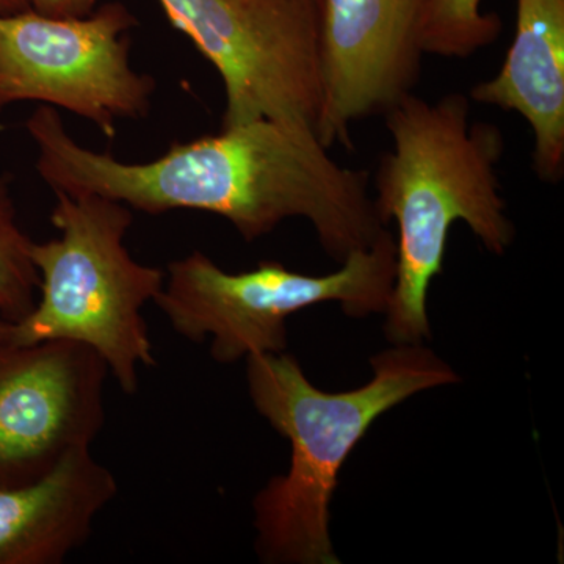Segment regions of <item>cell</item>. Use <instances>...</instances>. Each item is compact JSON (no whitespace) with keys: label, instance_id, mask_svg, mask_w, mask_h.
Wrapping results in <instances>:
<instances>
[{"label":"cell","instance_id":"cell-13","mask_svg":"<svg viewBox=\"0 0 564 564\" xmlns=\"http://www.w3.org/2000/svg\"><path fill=\"white\" fill-rule=\"evenodd\" d=\"M32 242L18 220L10 177L0 176V315L11 323L31 313L39 295Z\"/></svg>","mask_w":564,"mask_h":564},{"label":"cell","instance_id":"cell-2","mask_svg":"<svg viewBox=\"0 0 564 564\" xmlns=\"http://www.w3.org/2000/svg\"><path fill=\"white\" fill-rule=\"evenodd\" d=\"M384 118L392 150L381 155L373 203L384 226H399L386 336L395 345H417L432 336L426 295L444 272L452 226L466 223L492 254L513 243L497 174L505 140L496 124L470 122V99L463 93L436 102L411 93Z\"/></svg>","mask_w":564,"mask_h":564},{"label":"cell","instance_id":"cell-16","mask_svg":"<svg viewBox=\"0 0 564 564\" xmlns=\"http://www.w3.org/2000/svg\"><path fill=\"white\" fill-rule=\"evenodd\" d=\"M11 329H13V323L6 321V318L0 315V343L10 339Z\"/></svg>","mask_w":564,"mask_h":564},{"label":"cell","instance_id":"cell-7","mask_svg":"<svg viewBox=\"0 0 564 564\" xmlns=\"http://www.w3.org/2000/svg\"><path fill=\"white\" fill-rule=\"evenodd\" d=\"M135 17L110 2L85 18L0 14V111L14 102L62 107L113 139L117 122L151 109L155 80L131 65Z\"/></svg>","mask_w":564,"mask_h":564},{"label":"cell","instance_id":"cell-12","mask_svg":"<svg viewBox=\"0 0 564 564\" xmlns=\"http://www.w3.org/2000/svg\"><path fill=\"white\" fill-rule=\"evenodd\" d=\"M481 0H426L421 20L422 51L448 58H466L489 46L502 31L494 13H484Z\"/></svg>","mask_w":564,"mask_h":564},{"label":"cell","instance_id":"cell-11","mask_svg":"<svg viewBox=\"0 0 564 564\" xmlns=\"http://www.w3.org/2000/svg\"><path fill=\"white\" fill-rule=\"evenodd\" d=\"M469 99L524 117L533 132V172L549 184L563 180L564 0H518L502 68L475 85Z\"/></svg>","mask_w":564,"mask_h":564},{"label":"cell","instance_id":"cell-1","mask_svg":"<svg viewBox=\"0 0 564 564\" xmlns=\"http://www.w3.org/2000/svg\"><path fill=\"white\" fill-rule=\"evenodd\" d=\"M36 172L54 192L99 195L144 214L210 212L254 242L289 218L313 225L329 258L343 263L386 226L369 173L334 161L317 133L270 120L174 143L147 163H124L76 143L58 111L40 106L25 122Z\"/></svg>","mask_w":564,"mask_h":564},{"label":"cell","instance_id":"cell-3","mask_svg":"<svg viewBox=\"0 0 564 564\" xmlns=\"http://www.w3.org/2000/svg\"><path fill=\"white\" fill-rule=\"evenodd\" d=\"M373 378L348 392L315 388L293 356L247 358L256 411L291 443L289 473L256 494V551L272 564H337L329 505L339 473L380 415L414 393L455 384L458 375L421 345H397L370 359Z\"/></svg>","mask_w":564,"mask_h":564},{"label":"cell","instance_id":"cell-9","mask_svg":"<svg viewBox=\"0 0 564 564\" xmlns=\"http://www.w3.org/2000/svg\"><path fill=\"white\" fill-rule=\"evenodd\" d=\"M426 0H317L322 109L317 139L352 148V122L384 115L421 79Z\"/></svg>","mask_w":564,"mask_h":564},{"label":"cell","instance_id":"cell-5","mask_svg":"<svg viewBox=\"0 0 564 564\" xmlns=\"http://www.w3.org/2000/svg\"><path fill=\"white\" fill-rule=\"evenodd\" d=\"M395 272L397 245L388 229L325 276L292 272L273 261L228 273L193 251L170 263L154 303L174 333L191 343L210 337L212 358L232 364L284 351L289 317L317 304L339 303L350 317L386 313Z\"/></svg>","mask_w":564,"mask_h":564},{"label":"cell","instance_id":"cell-6","mask_svg":"<svg viewBox=\"0 0 564 564\" xmlns=\"http://www.w3.org/2000/svg\"><path fill=\"white\" fill-rule=\"evenodd\" d=\"M220 74L221 129L258 120L317 129L322 109L317 0H159Z\"/></svg>","mask_w":564,"mask_h":564},{"label":"cell","instance_id":"cell-10","mask_svg":"<svg viewBox=\"0 0 564 564\" xmlns=\"http://www.w3.org/2000/svg\"><path fill=\"white\" fill-rule=\"evenodd\" d=\"M109 467L79 448L31 484L0 488V564H61L117 497Z\"/></svg>","mask_w":564,"mask_h":564},{"label":"cell","instance_id":"cell-15","mask_svg":"<svg viewBox=\"0 0 564 564\" xmlns=\"http://www.w3.org/2000/svg\"><path fill=\"white\" fill-rule=\"evenodd\" d=\"M31 9L29 0H0V14L22 13Z\"/></svg>","mask_w":564,"mask_h":564},{"label":"cell","instance_id":"cell-4","mask_svg":"<svg viewBox=\"0 0 564 564\" xmlns=\"http://www.w3.org/2000/svg\"><path fill=\"white\" fill-rule=\"evenodd\" d=\"M55 193L51 223L61 236L32 242L39 295L13 323L10 343L69 340L101 356L121 391H139L141 369L155 367L143 310L158 299L165 272L124 247L131 207L99 195Z\"/></svg>","mask_w":564,"mask_h":564},{"label":"cell","instance_id":"cell-14","mask_svg":"<svg viewBox=\"0 0 564 564\" xmlns=\"http://www.w3.org/2000/svg\"><path fill=\"white\" fill-rule=\"evenodd\" d=\"M32 10L50 18H85L95 11L96 0H29Z\"/></svg>","mask_w":564,"mask_h":564},{"label":"cell","instance_id":"cell-8","mask_svg":"<svg viewBox=\"0 0 564 564\" xmlns=\"http://www.w3.org/2000/svg\"><path fill=\"white\" fill-rule=\"evenodd\" d=\"M109 375L82 344L0 343V488L39 480L91 447L106 423Z\"/></svg>","mask_w":564,"mask_h":564}]
</instances>
